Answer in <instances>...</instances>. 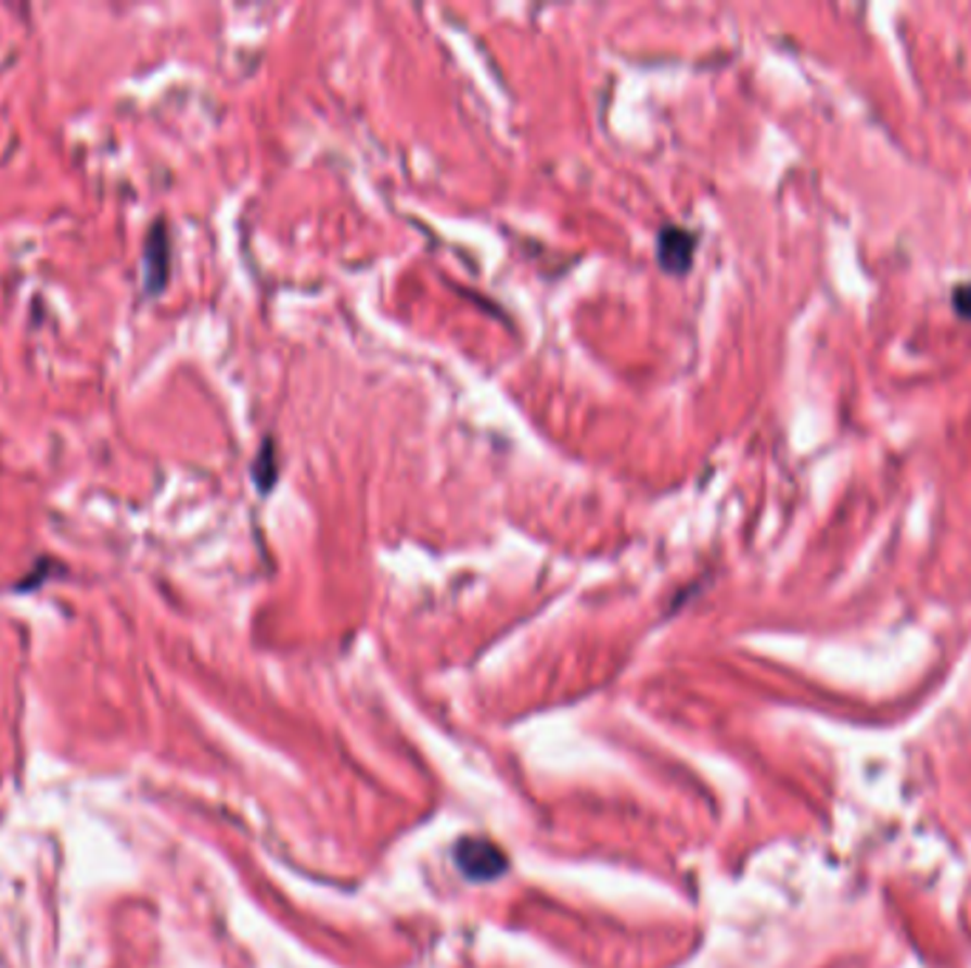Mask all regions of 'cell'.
Returning <instances> with one entry per match:
<instances>
[{
  "label": "cell",
  "mask_w": 971,
  "mask_h": 968,
  "mask_svg": "<svg viewBox=\"0 0 971 968\" xmlns=\"http://www.w3.org/2000/svg\"><path fill=\"white\" fill-rule=\"evenodd\" d=\"M955 307H957V313H960V316L971 318V284H966V288H957L955 290Z\"/></svg>",
  "instance_id": "5b68a950"
},
{
  "label": "cell",
  "mask_w": 971,
  "mask_h": 968,
  "mask_svg": "<svg viewBox=\"0 0 971 968\" xmlns=\"http://www.w3.org/2000/svg\"><path fill=\"white\" fill-rule=\"evenodd\" d=\"M656 259L662 270L674 276H682L693 265V237L682 228H662L656 239Z\"/></svg>",
  "instance_id": "3957f363"
},
{
  "label": "cell",
  "mask_w": 971,
  "mask_h": 968,
  "mask_svg": "<svg viewBox=\"0 0 971 968\" xmlns=\"http://www.w3.org/2000/svg\"><path fill=\"white\" fill-rule=\"evenodd\" d=\"M171 276V239L168 228L163 222H154L145 239V251H142V290L149 296L163 293Z\"/></svg>",
  "instance_id": "6da1fadb"
},
{
  "label": "cell",
  "mask_w": 971,
  "mask_h": 968,
  "mask_svg": "<svg viewBox=\"0 0 971 968\" xmlns=\"http://www.w3.org/2000/svg\"><path fill=\"white\" fill-rule=\"evenodd\" d=\"M276 474H279V463H276V455H273V441L267 437L265 444H261L259 458L253 463V477H256V486L261 492H270V486L276 483Z\"/></svg>",
  "instance_id": "277c9868"
},
{
  "label": "cell",
  "mask_w": 971,
  "mask_h": 968,
  "mask_svg": "<svg viewBox=\"0 0 971 968\" xmlns=\"http://www.w3.org/2000/svg\"><path fill=\"white\" fill-rule=\"evenodd\" d=\"M455 857H458L460 873L469 880H491L506 869V857L500 855V850L481 838H467L463 843H458Z\"/></svg>",
  "instance_id": "7a4b0ae2"
}]
</instances>
